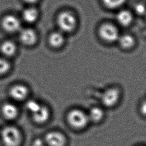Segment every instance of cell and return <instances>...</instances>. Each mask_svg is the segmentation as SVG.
Masks as SVG:
<instances>
[{
    "label": "cell",
    "instance_id": "21",
    "mask_svg": "<svg viewBox=\"0 0 146 146\" xmlns=\"http://www.w3.org/2000/svg\"><path fill=\"white\" fill-rule=\"evenodd\" d=\"M135 13L139 15L146 14V6L143 3H138L134 7Z\"/></svg>",
    "mask_w": 146,
    "mask_h": 146
},
{
    "label": "cell",
    "instance_id": "2",
    "mask_svg": "<svg viewBox=\"0 0 146 146\" xmlns=\"http://www.w3.org/2000/svg\"><path fill=\"white\" fill-rule=\"evenodd\" d=\"M68 125L76 129H82L87 127L90 123L87 113L79 109L70 111L66 117Z\"/></svg>",
    "mask_w": 146,
    "mask_h": 146
},
{
    "label": "cell",
    "instance_id": "17",
    "mask_svg": "<svg viewBox=\"0 0 146 146\" xmlns=\"http://www.w3.org/2000/svg\"><path fill=\"white\" fill-rule=\"evenodd\" d=\"M38 17V10L34 7L26 9L22 13V18L25 22L31 23L36 21Z\"/></svg>",
    "mask_w": 146,
    "mask_h": 146
},
{
    "label": "cell",
    "instance_id": "24",
    "mask_svg": "<svg viewBox=\"0 0 146 146\" xmlns=\"http://www.w3.org/2000/svg\"><path fill=\"white\" fill-rule=\"evenodd\" d=\"M23 1H25V2L27 3H36L38 0H23Z\"/></svg>",
    "mask_w": 146,
    "mask_h": 146
},
{
    "label": "cell",
    "instance_id": "14",
    "mask_svg": "<svg viewBox=\"0 0 146 146\" xmlns=\"http://www.w3.org/2000/svg\"><path fill=\"white\" fill-rule=\"evenodd\" d=\"M64 40L65 39L64 35L60 31H55L52 33L48 38L50 44L55 48L61 47L64 44Z\"/></svg>",
    "mask_w": 146,
    "mask_h": 146
},
{
    "label": "cell",
    "instance_id": "11",
    "mask_svg": "<svg viewBox=\"0 0 146 146\" xmlns=\"http://www.w3.org/2000/svg\"><path fill=\"white\" fill-rule=\"evenodd\" d=\"M50 116V112L49 109L41 105L39 109L35 112L32 113L33 120L38 124H43L49 119Z\"/></svg>",
    "mask_w": 146,
    "mask_h": 146
},
{
    "label": "cell",
    "instance_id": "26",
    "mask_svg": "<svg viewBox=\"0 0 146 146\" xmlns=\"http://www.w3.org/2000/svg\"><path fill=\"white\" fill-rule=\"evenodd\" d=\"M145 16H146V14H145Z\"/></svg>",
    "mask_w": 146,
    "mask_h": 146
},
{
    "label": "cell",
    "instance_id": "7",
    "mask_svg": "<svg viewBox=\"0 0 146 146\" xmlns=\"http://www.w3.org/2000/svg\"><path fill=\"white\" fill-rule=\"evenodd\" d=\"M2 26L5 30L9 33H14L20 30V20L15 16L8 15L5 16L2 21Z\"/></svg>",
    "mask_w": 146,
    "mask_h": 146
},
{
    "label": "cell",
    "instance_id": "4",
    "mask_svg": "<svg viewBox=\"0 0 146 146\" xmlns=\"http://www.w3.org/2000/svg\"><path fill=\"white\" fill-rule=\"evenodd\" d=\"M99 34L102 39L107 42H114L117 41L120 34L117 28L111 23H104L100 26Z\"/></svg>",
    "mask_w": 146,
    "mask_h": 146
},
{
    "label": "cell",
    "instance_id": "25",
    "mask_svg": "<svg viewBox=\"0 0 146 146\" xmlns=\"http://www.w3.org/2000/svg\"><path fill=\"white\" fill-rule=\"evenodd\" d=\"M0 132H1V130H0Z\"/></svg>",
    "mask_w": 146,
    "mask_h": 146
},
{
    "label": "cell",
    "instance_id": "20",
    "mask_svg": "<svg viewBox=\"0 0 146 146\" xmlns=\"http://www.w3.org/2000/svg\"><path fill=\"white\" fill-rule=\"evenodd\" d=\"M10 65L5 58L0 57V75L6 74L10 69Z\"/></svg>",
    "mask_w": 146,
    "mask_h": 146
},
{
    "label": "cell",
    "instance_id": "5",
    "mask_svg": "<svg viewBox=\"0 0 146 146\" xmlns=\"http://www.w3.org/2000/svg\"><path fill=\"white\" fill-rule=\"evenodd\" d=\"M120 96L119 89L116 88H109L102 94L101 102L103 105L107 107H112L118 102Z\"/></svg>",
    "mask_w": 146,
    "mask_h": 146
},
{
    "label": "cell",
    "instance_id": "13",
    "mask_svg": "<svg viewBox=\"0 0 146 146\" xmlns=\"http://www.w3.org/2000/svg\"><path fill=\"white\" fill-rule=\"evenodd\" d=\"M90 122L97 123L101 121L104 116L103 110L99 107H93L91 108L87 113Z\"/></svg>",
    "mask_w": 146,
    "mask_h": 146
},
{
    "label": "cell",
    "instance_id": "12",
    "mask_svg": "<svg viewBox=\"0 0 146 146\" xmlns=\"http://www.w3.org/2000/svg\"><path fill=\"white\" fill-rule=\"evenodd\" d=\"M133 15L131 11L128 10H120L116 15L117 22L122 26H128L130 25L133 21Z\"/></svg>",
    "mask_w": 146,
    "mask_h": 146
},
{
    "label": "cell",
    "instance_id": "8",
    "mask_svg": "<svg viewBox=\"0 0 146 146\" xmlns=\"http://www.w3.org/2000/svg\"><path fill=\"white\" fill-rule=\"evenodd\" d=\"M11 97L18 101L24 100L28 95L27 88L22 84H17L13 86L10 90Z\"/></svg>",
    "mask_w": 146,
    "mask_h": 146
},
{
    "label": "cell",
    "instance_id": "3",
    "mask_svg": "<svg viewBox=\"0 0 146 146\" xmlns=\"http://www.w3.org/2000/svg\"><path fill=\"white\" fill-rule=\"evenodd\" d=\"M57 23L62 32L70 33L75 29L77 19L75 15L71 12L64 11L58 15Z\"/></svg>",
    "mask_w": 146,
    "mask_h": 146
},
{
    "label": "cell",
    "instance_id": "16",
    "mask_svg": "<svg viewBox=\"0 0 146 146\" xmlns=\"http://www.w3.org/2000/svg\"><path fill=\"white\" fill-rule=\"evenodd\" d=\"M117 41L119 42L120 46L125 49L132 48L135 43V40L133 36L128 34L120 35Z\"/></svg>",
    "mask_w": 146,
    "mask_h": 146
},
{
    "label": "cell",
    "instance_id": "19",
    "mask_svg": "<svg viewBox=\"0 0 146 146\" xmlns=\"http://www.w3.org/2000/svg\"><path fill=\"white\" fill-rule=\"evenodd\" d=\"M41 104H40L38 102L34 100H30L26 103V108L28 111H29L31 113H33L37 111L40 107Z\"/></svg>",
    "mask_w": 146,
    "mask_h": 146
},
{
    "label": "cell",
    "instance_id": "9",
    "mask_svg": "<svg viewBox=\"0 0 146 146\" xmlns=\"http://www.w3.org/2000/svg\"><path fill=\"white\" fill-rule=\"evenodd\" d=\"M21 42L27 46L34 44L36 40V34L31 29H25L21 31L19 34Z\"/></svg>",
    "mask_w": 146,
    "mask_h": 146
},
{
    "label": "cell",
    "instance_id": "18",
    "mask_svg": "<svg viewBox=\"0 0 146 146\" xmlns=\"http://www.w3.org/2000/svg\"><path fill=\"white\" fill-rule=\"evenodd\" d=\"M104 5L111 9H116L122 6L126 0H102Z\"/></svg>",
    "mask_w": 146,
    "mask_h": 146
},
{
    "label": "cell",
    "instance_id": "23",
    "mask_svg": "<svg viewBox=\"0 0 146 146\" xmlns=\"http://www.w3.org/2000/svg\"><path fill=\"white\" fill-rule=\"evenodd\" d=\"M140 113L146 116V100L143 101L140 106Z\"/></svg>",
    "mask_w": 146,
    "mask_h": 146
},
{
    "label": "cell",
    "instance_id": "6",
    "mask_svg": "<svg viewBox=\"0 0 146 146\" xmlns=\"http://www.w3.org/2000/svg\"><path fill=\"white\" fill-rule=\"evenodd\" d=\"M45 144L47 146H66L67 138L62 132L52 131L47 132L44 139Z\"/></svg>",
    "mask_w": 146,
    "mask_h": 146
},
{
    "label": "cell",
    "instance_id": "15",
    "mask_svg": "<svg viewBox=\"0 0 146 146\" xmlns=\"http://www.w3.org/2000/svg\"><path fill=\"white\" fill-rule=\"evenodd\" d=\"M0 50L3 56L10 57L15 54L17 47L14 42L10 40H6L2 43Z\"/></svg>",
    "mask_w": 146,
    "mask_h": 146
},
{
    "label": "cell",
    "instance_id": "22",
    "mask_svg": "<svg viewBox=\"0 0 146 146\" xmlns=\"http://www.w3.org/2000/svg\"><path fill=\"white\" fill-rule=\"evenodd\" d=\"M46 145L45 144L44 140L40 138L35 139L33 141L31 145V146H46Z\"/></svg>",
    "mask_w": 146,
    "mask_h": 146
},
{
    "label": "cell",
    "instance_id": "10",
    "mask_svg": "<svg viewBox=\"0 0 146 146\" xmlns=\"http://www.w3.org/2000/svg\"><path fill=\"white\" fill-rule=\"evenodd\" d=\"M3 116L7 120H12L15 119L18 115V109L17 106L11 103H5L1 108Z\"/></svg>",
    "mask_w": 146,
    "mask_h": 146
},
{
    "label": "cell",
    "instance_id": "1",
    "mask_svg": "<svg viewBox=\"0 0 146 146\" xmlns=\"http://www.w3.org/2000/svg\"><path fill=\"white\" fill-rule=\"evenodd\" d=\"M0 137L5 146H20L22 141L21 131L13 125L6 126L1 130Z\"/></svg>",
    "mask_w": 146,
    "mask_h": 146
}]
</instances>
